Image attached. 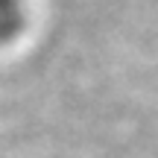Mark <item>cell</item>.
<instances>
[{
	"mask_svg": "<svg viewBox=\"0 0 158 158\" xmlns=\"http://www.w3.org/2000/svg\"><path fill=\"white\" fill-rule=\"evenodd\" d=\"M29 3L27 0H0V50L18 41V35L27 29Z\"/></svg>",
	"mask_w": 158,
	"mask_h": 158,
	"instance_id": "1",
	"label": "cell"
}]
</instances>
